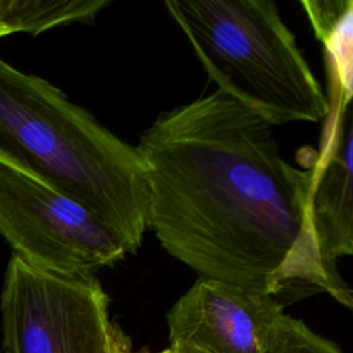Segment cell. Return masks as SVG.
I'll return each instance as SVG.
<instances>
[{"instance_id": "6da1fadb", "label": "cell", "mask_w": 353, "mask_h": 353, "mask_svg": "<svg viewBox=\"0 0 353 353\" xmlns=\"http://www.w3.org/2000/svg\"><path fill=\"white\" fill-rule=\"evenodd\" d=\"M135 149L149 188L148 229L200 279L283 306L325 292L352 309V290L314 234V164H290L272 125L215 90L159 113Z\"/></svg>"}, {"instance_id": "7a4b0ae2", "label": "cell", "mask_w": 353, "mask_h": 353, "mask_svg": "<svg viewBox=\"0 0 353 353\" xmlns=\"http://www.w3.org/2000/svg\"><path fill=\"white\" fill-rule=\"evenodd\" d=\"M0 161L79 201L134 254L148 230L149 188L135 146L58 87L0 58Z\"/></svg>"}, {"instance_id": "3957f363", "label": "cell", "mask_w": 353, "mask_h": 353, "mask_svg": "<svg viewBox=\"0 0 353 353\" xmlns=\"http://www.w3.org/2000/svg\"><path fill=\"white\" fill-rule=\"evenodd\" d=\"M216 91L269 125L319 123L330 101L270 0H167Z\"/></svg>"}, {"instance_id": "277c9868", "label": "cell", "mask_w": 353, "mask_h": 353, "mask_svg": "<svg viewBox=\"0 0 353 353\" xmlns=\"http://www.w3.org/2000/svg\"><path fill=\"white\" fill-rule=\"evenodd\" d=\"M6 353H114L109 296L94 274H59L11 255L0 298Z\"/></svg>"}, {"instance_id": "5b68a950", "label": "cell", "mask_w": 353, "mask_h": 353, "mask_svg": "<svg viewBox=\"0 0 353 353\" xmlns=\"http://www.w3.org/2000/svg\"><path fill=\"white\" fill-rule=\"evenodd\" d=\"M0 234L26 263L59 274H94L130 252L87 207L0 161Z\"/></svg>"}, {"instance_id": "8992f818", "label": "cell", "mask_w": 353, "mask_h": 353, "mask_svg": "<svg viewBox=\"0 0 353 353\" xmlns=\"http://www.w3.org/2000/svg\"><path fill=\"white\" fill-rule=\"evenodd\" d=\"M284 306L273 296L211 279H197L171 306L170 345L201 353H266Z\"/></svg>"}, {"instance_id": "52a82bcc", "label": "cell", "mask_w": 353, "mask_h": 353, "mask_svg": "<svg viewBox=\"0 0 353 353\" xmlns=\"http://www.w3.org/2000/svg\"><path fill=\"white\" fill-rule=\"evenodd\" d=\"M330 94L321 149L313 161L310 215L321 251L336 263L353 252V113L352 98L331 81Z\"/></svg>"}, {"instance_id": "ba28073f", "label": "cell", "mask_w": 353, "mask_h": 353, "mask_svg": "<svg viewBox=\"0 0 353 353\" xmlns=\"http://www.w3.org/2000/svg\"><path fill=\"white\" fill-rule=\"evenodd\" d=\"M323 43L328 80H332L346 97L353 95L352 84V23L353 3L350 0H307L301 3Z\"/></svg>"}, {"instance_id": "9c48e42d", "label": "cell", "mask_w": 353, "mask_h": 353, "mask_svg": "<svg viewBox=\"0 0 353 353\" xmlns=\"http://www.w3.org/2000/svg\"><path fill=\"white\" fill-rule=\"evenodd\" d=\"M109 4V0H0V37L36 36L61 25L90 23Z\"/></svg>"}, {"instance_id": "30bf717a", "label": "cell", "mask_w": 353, "mask_h": 353, "mask_svg": "<svg viewBox=\"0 0 353 353\" xmlns=\"http://www.w3.org/2000/svg\"><path fill=\"white\" fill-rule=\"evenodd\" d=\"M266 353H343L334 342L314 332L301 319L281 317Z\"/></svg>"}, {"instance_id": "8fae6325", "label": "cell", "mask_w": 353, "mask_h": 353, "mask_svg": "<svg viewBox=\"0 0 353 353\" xmlns=\"http://www.w3.org/2000/svg\"><path fill=\"white\" fill-rule=\"evenodd\" d=\"M134 349L131 346L130 339L127 338V335L119 328L116 327L114 331V353H132Z\"/></svg>"}, {"instance_id": "7c38bea8", "label": "cell", "mask_w": 353, "mask_h": 353, "mask_svg": "<svg viewBox=\"0 0 353 353\" xmlns=\"http://www.w3.org/2000/svg\"><path fill=\"white\" fill-rule=\"evenodd\" d=\"M159 353H201V352L185 345H170L168 347L160 350Z\"/></svg>"}, {"instance_id": "4fadbf2b", "label": "cell", "mask_w": 353, "mask_h": 353, "mask_svg": "<svg viewBox=\"0 0 353 353\" xmlns=\"http://www.w3.org/2000/svg\"><path fill=\"white\" fill-rule=\"evenodd\" d=\"M132 353H149V352H148V350H139V352H135V350H134Z\"/></svg>"}]
</instances>
